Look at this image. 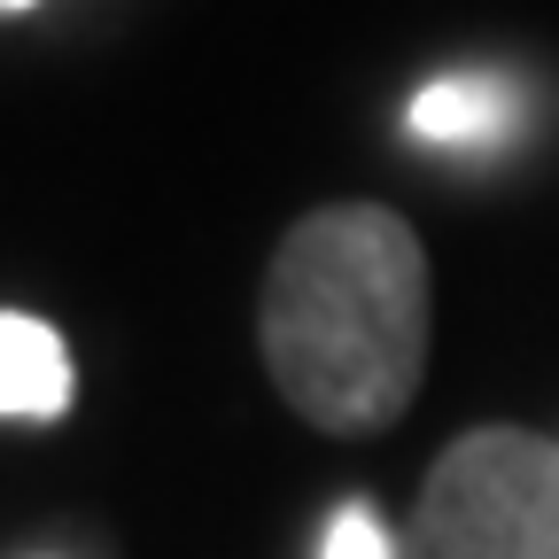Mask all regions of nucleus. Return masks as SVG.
Segmentation results:
<instances>
[{
	"mask_svg": "<svg viewBox=\"0 0 559 559\" xmlns=\"http://www.w3.org/2000/svg\"><path fill=\"white\" fill-rule=\"evenodd\" d=\"M428 249L381 202L304 210L264 272V373L319 436H381L428 373Z\"/></svg>",
	"mask_w": 559,
	"mask_h": 559,
	"instance_id": "nucleus-1",
	"label": "nucleus"
},
{
	"mask_svg": "<svg viewBox=\"0 0 559 559\" xmlns=\"http://www.w3.org/2000/svg\"><path fill=\"white\" fill-rule=\"evenodd\" d=\"M396 559H559V443L528 428L443 443Z\"/></svg>",
	"mask_w": 559,
	"mask_h": 559,
	"instance_id": "nucleus-2",
	"label": "nucleus"
},
{
	"mask_svg": "<svg viewBox=\"0 0 559 559\" xmlns=\"http://www.w3.org/2000/svg\"><path fill=\"white\" fill-rule=\"evenodd\" d=\"M70 404V349L47 319L0 311V419H62Z\"/></svg>",
	"mask_w": 559,
	"mask_h": 559,
	"instance_id": "nucleus-3",
	"label": "nucleus"
},
{
	"mask_svg": "<svg viewBox=\"0 0 559 559\" xmlns=\"http://www.w3.org/2000/svg\"><path fill=\"white\" fill-rule=\"evenodd\" d=\"M521 124V94L489 70H466V79H436L412 102V132L436 140V148H498V140Z\"/></svg>",
	"mask_w": 559,
	"mask_h": 559,
	"instance_id": "nucleus-4",
	"label": "nucleus"
},
{
	"mask_svg": "<svg viewBox=\"0 0 559 559\" xmlns=\"http://www.w3.org/2000/svg\"><path fill=\"white\" fill-rule=\"evenodd\" d=\"M326 559H396V536L373 521V506H342L326 528Z\"/></svg>",
	"mask_w": 559,
	"mask_h": 559,
	"instance_id": "nucleus-5",
	"label": "nucleus"
},
{
	"mask_svg": "<svg viewBox=\"0 0 559 559\" xmlns=\"http://www.w3.org/2000/svg\"><path fill=\"white\" fill-rule=\"evenodd\" d=\"M0 9H32V0H0Z\"/></svg>",
	"mask_w": 559,
	"mask_h": 559,
	"instance_id": "nucleus-6",
	"label": "nucleus"
}]
</instances>
